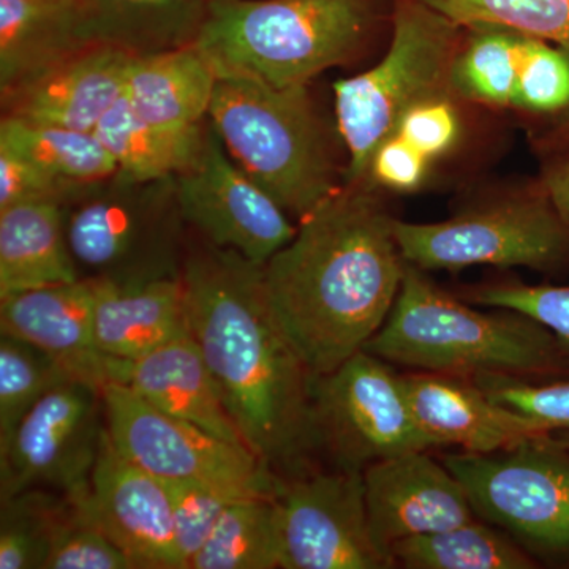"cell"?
I'll return each mask as SVG.
<instances>
[{
    "mask_svg": "<svg viewBox=\"0 0 569 569\" xmlns=\"http://www.w3.org/2000/svg\"><path fill=\"white\" fill-rule=\"evenodd\" d=\"M263 266L204 241L183 254L190 336L247 448L277 477L307 473L318 449L313 376L277 323Z\"/></svg>",
    "mask_w": 569,
    "mask_h": 569,
    "instance_id": "obj_1",
    "label": "cell"
},
{
    "mask_svg": "<svg viewBox=\"0 0 569 569\" xmlns=\"http://www.w3.org/2000/svg\"><path fill=\"white\" fill-rule=\"evenodd\" d=\"M407 261L395 219L348 186L299 220L295 238L263 266L266 298L313 376L365 350L395 306Z\"/></svg>",
    "mask_w": 569,
    "mask_h": 569,
    "instance_id": "obj_2",
    "label": "cell"
},
{
    "mask_svg": "<svg viewBox=\"0 0 569 569\" xmlns=\"http://www.w3.org/2000/svg\"><path fill=\"white\" fill-rule=\"evenodd\" d=\"M369 24L367 0H209L193 44L217 78L293 88L347 62Z\"/></svg>",
    "mask_w": 569,
    "mask_h": 569,
    "instance_id": "obj_3",
    "label": "cell"
},
{
    "mask_svg": "<svg viewBox=\"0 0 569 569\" xmlns=\"http://www.w3.org/2000/svg\"><path fill=\"white\" fill-rule=\"evenodd\" d=\"M565 348L537 321L470 309L407 263L391 313L365 350L430 372L552 373L568 365Z\"/></svg>",
    "mask_w": 569,
    "mask_h": 569,
    "instance_id": "obj_4",
    "label": "cell"
},
{
    "mask_svg": "<svg viewBox=\"0 0 569 569\" xmlns=\"http://www.w3.org/2000/svg\"><path fill=\"white\" fill-rule=\"evenodd\" d=\"M208 119L234 163L290 216L305 219L339 190L307 86L217 78Z\"/></svg>",
    "mask_w": 569,
    "mask_h": 569,
    "instance_id": "obj_5",
    "label": "cell"
},
{
    "mask_svg": "<svg viewBox=\"0 0 569 569\" xmlns=\"http://www.w3.org/2000/svg\"><path fill=\"white\" fill-rule=\"evenodd\" d=\"M458 29L422 0H396L387 56L373 69L336 82L337 121L350 153L348 186L369 174L378 146L411 107L443 96L458 56Z\"/></svg>",
    "mask_w": 569,
    "mask_h": 569,
    "instance_id": "obj_6",
    "label": "cell"
},
{
    "mask_svg": "<svg viewBox=\"0 0 569 569\" xmlns=\"http://www.w3.org/2000/svg\"><path fill=\"white\" fill-rule=\"evenodd\" d=\"M176 178L93 186L66 212V231L81 279L116 283L178 279L182 224Z\"/></svg>",
    "mask_w": 569,
    "mask_h": 569,
    "instance_id": "obj_7",
    "label": "cell"
},
{
    "mask_svg": "<svg viewBox=\"0 0 569 569\" xmlns=\"http://www.w3.org/2000/svg\"><path fill=\"white\" fill-rule=\"evenodd\" d=\"M395 234L403 260L421 271L473 264L556 271L569 263V223L545 192L445 222L395 220Z\"/></svg>",
    "mask_w": 569,
    "mask_h": 569,
    "instance_id": "obj_8",
    "label": "cell"
},
{
    "mask_svg": "<svg viewBox=\"0 0 569 569\" xmlns=\"http://www.w3.org/2000/svg\"><path fill=\"white\" fill-rule=\"evenodd\" d=\"M312 410L318 448L342 470L365 471L378 460L436 448L415 417L402 377L367 350L313 378Z\"/></svg>",
    "mask_w": 569,
    "mask_h": 569,
    "instance_id": "obj_9",
    "label": "cell"
},
{
    "mask_svg": "<svg viewBox=\"0 0 569 569\" xmlns=\"http://www.w3.org/2000/svg\"><path fill=\"white\" fill-rule=\"evenodd\" d=\"M102 396L112 445L153 477L274 496L277 475L249 448L164 413L123 385L108 383Z\"/></svg>",
    "mask_w": 569,
    "mask_h": 569,
    "instance_id": "obj_10",
    "label": "cell"
},
{
    "mask_svg": "<svg viewBox=\"0 0 569 569\" xmlns=\"http://www.w3.org/2000/svg\"><path fill=\"white\" fill-rule=\"evenodd\" d=\"M475 512L556 556H569V451L549 438L501 451L448 455Z\"/></svg>",
    "mask_w": 569,
    "mask_h": 569,
    "instance_id": "obj_11",
    "label": "cell"
},
{
    "mask_svg": "<svg viewBox=\"0 0 569 569\" xmlns=\"http://www.w3.org/2000/svg\"><path fill=\"white\" fill-rule=\"evenodd\" d=\"M104 427L102 389L81 381L52 389L0 445V498L29 489L88 497Z\"/></svg>",
    "mask_w": 569,
    "mask_h": 569,
    "instance_id": "obj_12",
    "label": "cell"
},
{
    "mask_svg": "<svg viewBox=\"0 0 569 569\" xmlns=\"http://www.w3.org/2000/svg\"><path fill=\"white\" fill-rule=\"evenodd\" d=\"M277 520L283 569L395 567L370 531L365 471L277 477Z\"/></svg>",
    "mask_w": 569,
    "mask_h": 569,
    "instance_id": "obj_13",
    "label": "cell"
},
{
    "mask_svg": "<svg viewBox=\"0 0 569 569\" xmlns=\"http://www.w3.org/2000/svg\"><path fill=\"white\" fill-rule=\"evenodd\" d=\"M183 222L204 241L264 264L295 238L282 206L234 163L211 123L200 151L176 176Z\"/></svg>",
    "mask_w": 569,
    "mask_h": 569,
    "instance_id": "obj_14",
    "label": "cell"
},
{
    "mask_svg": "<svg viewBox=\"0 0 569 569\" xmlns=\"http://www.w3.org/2000/svg\"><path fill=\"white\" fill-rule=\"evenodd\" d=\"M73 503L129 553L138 569H183L167 486L122 456L107 427L91 490Z\"/></svg>",
    "mask_w": 569,
    "mask_h": 569,
    "instance_id": "obj_15",
    "label": "cell"
},
{
    "mask_svg": "<svg viewBox=\"0 0 569 569\" xmlns=\"http://www.w3.org/2000/svg\"><path fill=\"white\" fill-rule=\"evenodd\" d=\"M365 485L373 541L391 559V546L400 539L473 520L475 509L462 482L426 451L370 463L365 470Z\"/></svg>",
    "mask_w": 569,
    "mask_h": 569,
    "instance_id": "obj_16",
    "label": "cell"
},
{
    "mask_svg": "<svg viewBox=\"0 0 569 569\" xmlns=\"http://www.w3.org/2000/svg\"><path fill=\"white\" fill-rule=\"evenodd\" d=\"M134 56L93 43L2 93L3 118L93 132L100 119L126 93Z\"/></svg>",
    "mask_w": 569,
    "mask_h": 569,
    "instance_id": "obj_17",
    "label": "cell"
},
{
    "mask_svg": "<svg viewBox=\"0 0 569 569\" xmlns=\"http://www.w3.org/2000/svg\"><path fill=\"white\" fill-rule=\"evenodd\" d=\"M93 293L88 279L0 298V332L32 343L74 381L103 389L108 356L97 346Z\"/></svg>",
    "mask_w": 569,
    "mask_h": 569,
    "instance_id": "obj_18",
    "label": "cell"
},
{
    "mask_svg": "<svg viewBox=\"0 0 569 569\" xmlns=\"http://www.w3.org/2000/svg\"><path fill=\"white\" fill-rule=\"evenodd\" d=\"M402 381L415 417L436 448L455 445L489 455L550 433L535 419L490 399L485 389L440 376L402 377Z\"/></svg>",
    "mask_w": 569,
    "mask_h": 569,
    "instance_id": "obj_19",
    "label": "cell"
},
{
    "mask_svg": "<svg viewBox=\"0 0 569 569\" xmlns=\"http://www.w3.org/2000/svg\"><path fill=\"white\" fill-rule=\"evenodd\" d=\"M108 377L164 413L247 448L192 336L171 340L134 361L110 358Z\"/></svg>",
    "mask_w": 569,
    "mask_h": 569,
    "instance_id": "obj_20",
    "label": "cell"
},
{
    "mask_svg": "<svg viewBox=\"0 0 569 569\" xmlns=\"http://www.w3.org/2000/svg\"><path fill=\"white\" fill-rule=\"evenodd\" d=\"M88 280L97 346L108 358L134 361L190 335L181 277L132 283Z\"/></svg>",
    "mask_w": 569,
    "mask_h": 569,
    "instance_id": "obj_21",
    "label": "cell"
},
{
    "mask_svg": "<svg viewBox=\"0 0 569 569\" xmlns=\"http://www.w3.org/2000/svg\"><path fill=\"white\" fill-rule=\"evenodd\" d=\"M217 73L193 43L176 50L134 56L127 70L130 107L160 132L183 141L204 133Z\"/></svg>",
    "mask_w": 569,
    "mask_h": 569,
    "instance_id": "obj_22",
    "label": "cell"
},
{
    "mask_svg": "<svg viewBox=\"0 0 569 569\" xmlns=\"http://www.w3.org/2000/svg\"><path fill=\"white\" fill-rule=\"evenodd\" d=\"M93 43L84 0H0L2 93Z\"/></svg>",
    "mask_w": 569,
    "mask_h": 569,
    "instance_id": "obj_23",
    "label": "cell"
},
{
    "mask_svg": "<svg viewBox=\"0 0 569 569\" xmlns=\"http://www.w3.org/2000/svg\"><path fill=\"white\" fill-rule=\"evenodd\" d=\"M58 201H28L0 211V298L81 279Z\"/></svg>",
    "mask_w": 569,
    "mask_h": 569,
    "instance_id": "obj_24",
    "label": "cell"
},
{
    "mask_svg": "<svg viewBox=\"0 0 569 569\" xmlns=\"http://www.w3.org/2000/svg\"><path fill=\"white\" fill-rule=\"evenodd\" d=\"M96 43L149 56L193 43L204 20L203 0H84Z\"/></svg>",
    "mask_w": 569,
    "mask_h": 569,
    "instance_id": "obj_25",
    "label": "cell"
},
{
    "mask_svg": "<svg viewBox=\"0 0 569 569\" xmlns=\"http://www.w3.org/2000/svg\"><path fill=\"white\" fill-rule=\"evenodd\" d=\"M93 133L114 160L116 178L126 182L176 178L193 162L203 142V137L183 141L160 132L130 107L126 93L100 119Z\"/></svg>",
    "mask_w": 569,
    "mask_h": 569,
    "instance_id": "obj_26",
    "label": "cell"
},
{
    "mask_svg": "<svg viewBox=\"0 0 569 569\" xmlns=\"http://www.w3.org/2000/svg\"><path fill=\"white\" fill-rule=\"evenodd\" d=\"M0 144L81 194L118 173L114 160L93 132L2 118Z\"/></svg>",
    "mask_w": 569,
    "mask_h": 569,
    "instance_id": "obj_27",
    "label": "cell"
},
{
    "mask_svg": "<svg viewBox=\"0 0 569 569\" xmlns=\"http://www.w3.org/2000/svg\"><path fill=\"white\" fill-rule=\"evenodd\" d=\"M282 565L274 496L228 505L187 569H276Z\"/></svg>",
    "mask_w": 569,
    "mask_h": 569,
    "instance_id": "obj_28",
    "label": "cell"
},
{
    "mask_svg": "<svg viewBox=\"0 0 569 569\" xmlns=\"http://www.w3.org/2000/svg\"><path fill=\"white\" fill-rule=\"evenodd\" d=\"M396 563L410 569H531L535 561L515 542L471 522L436 533L400 539L391 546Z\"/></svg>",
    "mask_w": 569,
    "mask_h": 569,
    "instance_id": "obj_29",
    "label": "cell"
},
{
    "mask_svg": "<svg viewBox=\"0 0 569 569\" xmlns=\"http://www.w3.org/2000/svg\"><path fill=\"white\" fill-rule=\"evenodd\" d=\"M0 500V569H44L73 515V501L50 489H29Z\"/></svg>",
    "mask_w": 569,
    "mask_h": 569,
    "instance_id": "obj_30",
    "label": "cell"
},
{
    "mask_svg": "<svg viewBox=\"0 0 569 569\" xmlns=\"http://www.w3.org/2000/svg\"><path fill=\"white\" fill-rule=\"evenodd\" d=\"M452 63L451 84L479 102L516 107L522 33L479 28Z\"/></svg>",
    "mask_w": 569,
    "mask_h": 569,
    "instance_id": "obj_31",
    "label": "cell"
},
{
    "mask_svg": "<svg viewBox=\"0 0 569 569\" xmlns=\"http://www.w3.org/2000/svg\"><path fill=\"white\" fill-rule=\"evenodd\" d=\"M455 24L496 28L569 51V0H422Z\"/></svg>",
    "mask_w": 569,
    "mask_h": 569,
    "instance_id": "obj_32",
    "label": "cell"
},
{
    "mask_svg": "<svg viewBox=\"0 0 569 569\" xmlns=\"http://www.w3.org/2000/svg\"><path fill=\"white\" fill-rule=\"evenodd\" d=\"M74 381L40 348L0 332V445L52 389Z\"/></svg>",
    "mask_w": 569,
    "mask_h": 569,
    "instance_id": "obj_33",
    "label": "cell"
},
{
    "mask_svg": "<svg viewBox=\"0 0 569 569\" xmlns=\"http://www.w3.org/2000/svg\"><path fill=\"white\" fill-rule=\"evenodd\" d=\"M516 107L553 112L569 107V51L522 36Z\"/></svg>",
    "mask_w": 569,
    "mask_h": 569,
    "instance_id": "obj_34",
    "label": "cell"
},
{
    "mask_svg": "<svg viewBox=\"0 0 569 569\" xmlns=\"http://www.w3.org/2000/svg\"><path fill=\"white\" fill-rule=\"evenodd\" d=\"M173 507L176 541L181 552L183 569L201 549L228 505L252 493L217 488L194 481L162 479Z\"/></svg>",
    "mask_w": 569,
    "mask_h": 569,
    "instance_id": "obj_35",
    "label": "cell"
},
{
    "mask_svg": "<svg viewBox=\"0 0 569 569\" xmlns=\"http://www.w3.org/2000/svg\"><path fill=\"white\" fill-rule=\"evenodd\" d=\"M74 505V503H73ZM44 569H138L126 550L74 505Z\"/></svg>",
    "mask_w": 569,
    "mask_h": 569,
    "instance_id": "obj_36",
    "label": "cell"
},
{
    "mask_svg": "<svg viewBox=\"0 0 569 569\" xmlns=\"http://www.w3.org/2000/svg\"><path fill=\"white\" fill-rule=\"evenodd\" d=\"M471 301L530 318L569 347V287L496 284L477 291Z\"/></svg>",
    "mask_w": 569,
    "mask_h": 569,
    "instance_id": "obj_37",
    "label": "cell"
},
{
    "mask_svg": "<svg viewBox=\"0 0 569 569\" xmlns=\"http://www.w3.org/2000/svg\"><path fill=\"white\" fill-rule=\"evenodd\" d=\"M81 197L78 190L52 178L31 160L0 144V211L28 201H70Z\"/></svg>",
    "mask_w": 569,
    "mask_h": 569,
    "instance_id": "obj_38",
    "label": "cell"
},
{
    "mask_svg": "<svg viewBox=\"0 0 569 569\" xmlns=\"http://www.w3.org/2000/svg\"><path fill=\"white\" fill-rule=\"evenodd\" d=\"M485 391L500 406L535 419L550 432L569 430V381L549 385L497 381Z\"/></svg>",
    "mask_w": 569,
    "mask_h": 569,
    "instance_id": "obj_39",
    "label": "cell"
},
{
    "mask_svg": "<svg viewBox=\"0 0 569 569\" xmlns=\"http://www.w3.org/2000/svg\"><path fill=\"white\" fill-rule=\"evenodd\" d=\"M395 133L430 160L447 152L458 140V114L443 96L432 97L411 107L397 123Z\"/></svg>",
    "mask_w": 569,
    "mask_h": 569,
    "instance_id": "obj_40",
    "label": "cell"
},
{
    "mask_svg": "<svg viewBox=\"0 0 569 569\" xmlns=\"http://www.w3.org/2000/svg\"><path fill=\"white\" fill-rule=\"evenodd\" d=\"M429 159L425 153L400 138L399 134H389L387 140L378 146L370 162L369 174L380 186L392 190L417 189L425 179Z\"/></svg>",
    "mask_w": 569,
    "mask_h": 569,
    "instance_id": "obj_41",
    "label": "cell"
},
{
    "mask_svg": "<svg viewBox=\"0 0 569 569\" xmlns=\"http://www.w3.org/2000/svg\"><path fill=\"white\" fill-rule=\"evenodd\" d=\"M541 189L569 223V157L546 171Z\"/></svg>",
    "mask_w": 569,
    "mask_h": 569,
    "instance_id": "obj_42",
    "label": "cell"
},
{
    "mask_svg": "<svg viewBox=\"0 0 569 569\" xmlns=\"http://www.w3.org/2000/svg\"><path fill=\"white\" fill-rule=\"evenodd\" d=\"M548 438L550 443L569 451V430H557V432H550Z\"/></svg>",
    "mask_w": 569,
    "mask_h": 569,
    "instance_id": "obj_43",
    "label": "cell"
}]
</instances>
